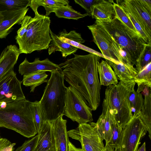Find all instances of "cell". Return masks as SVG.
Returning a JSON list of instances; mask_svg holds the SVG:
<instances>
[{"instance_id":"277c9868","label":"cell","mask_w":151,"mask_h":151,"mask_svg":"<svg viewBox=\"0 0 151 151\" xmlns=\"http://www.w3.org/2000/svg\"><path fill=\"white\" fill-rule=\"evenodd\" d=\"M47 81L40 106L46 121L52 122L63 115L67 88L62 69L52 71Z\"/></svg>"},{"instance_id":"ba28073f","label":"cell","mask_w":151,"mask_h":151,"mask_svg":"<svg viewBox=\"0 0 151 151\" xmlns=\"http://www.w3.org/2000/svg\"><path fill=\"white\" fill-rule=\"evenodd\" d=\"M87 27L104 59L116 63H127L124 53L119 45L102 26L95 22Z\"/></svg>"},{"instance_id":"4316f807","label":"cell","mask_w":151,"mask_h":151,"mask_svg":"<svg viewBox=\"0 0 151 151\" xmlns=\"http://www.w3.org/2000/svg\"><path fill=\"white\" fill-rule=\"evenodd\" d=\"M134 81L138 86L137 91L141 93L145 87H151V62L138 72Z\"/></svg>"},{"instance_id":"7c38bea8","label":"cell","mask_w":151,"mask_h":151,"mask_svg":"<svg viewBox=\"0 0 151 151\" xmlns=\"http://www.w3.org/2000/svg\"><path fill=\"white\" fill-rule=\"evenodd\" d=\"M135 11L141 27L151 41V0H128Z\"/></svg>"},{"instance_id":"f1b7e54d","label":"cell","mask_w":151,"mask_h":151,"mask_svg":"<svg viewBox=\"0 0 151 151\" xmlns=\"http://www.w3.org/2000/svg\"><path fill=\"white\" fill-rule=\"evenodd\" d=\"M68 0H31L30 6L35 13L38 12L40 6L45 7H54L69 4Z\"/></svg>"},{"instance_id":"6da1fadb","label":"cell","mask_w":151,"mask_h":151,"mask_svg":"<svg viewBox=\"0 0 151 151\" xmlns=\"http://www.w3.org/2000/svg\"><path fill=\"white\" fill-rule=\"evenodd\" d=\"M73 54L74 57L59 65L64 79L83 96L92 111H95L100 103L101 85L98 64L101 57L91 53Z\"/></svg>"},{"instance_id":"8992f818","label":"cell","mask_w":151,"mask_h":151,"mask_svg":"<svg viewBox=\"0 0 151 151\" xmlns=\"http://www.w3.org/2000/svg\"><path fill=\"white\" fill-rule=\"evenodd\" d=\"M29 25L22 37L16 40L20 54L30 53L35 51L47 49L51 41L50 33L51 21L49 17L38 12Z\"/></svg>"},{"instance_id":"44dd1931","label":"cell","mask_w":151,"mask_h":151,"mask_svg":"<svg viewBox=\"0 0 151 151\" xmlns=\"http://www.w3.org/2000/svg\"><path fill=\"white\" fill-rule=\"evenodd\" d=\"M51 41L48 47V54L50 55L56 51H60L62 57L66 58L68 55L76 52L78 48L62 41L50 29Z\"/></svg>"},{"instance_id":"d4e9b609","label":"cell","mask_w":151,"mask_h":151,"mask_svg":"<svg viewBox=\"0 0 151 151\" xmlns=\"http://www.w3.org/2000/svg\"><path fill=\"white\" fill-rule=\"evenodd\" d=\"M58 36L63 42L87 52L89 50V47L82 44L85 42V40L82 37L81 34L75 31H71L68 32L64 29Z\"/></svg>"},{"instance_id":"7402d4cb","label":"cell","mask_w":151,"mask_h":151,"mask_svg":"<svg viewBox=\"0 0 151 151\" xmlns=\"http://www.w3.org/2000/svg\"><path fill=\"white\" fill-rule=\"evenodd\" d=\"M98 72L100 85L106 86L118 83L117 77L111 67L106 61L98 63Z\"/></svg>"},{"instance_id":"5bb4252c","label":"cell","mask_w":151,"mask_h":151,"mask_svg":"<svg viewBox=\"0 0 151 151\" xmlns=\"http://www.w3.org/2000/svg\"><path fill=\"white\" fill-rule=\"evenodd\" d=\"M61 69L59 65L54 63L48 58L40 60L39 58L29 62L26 58L19 65L18 71L21 75L26 76L39 71H49Z\"/></svg>"},{"instance_id":"30bf717a","label":"cell","mask_w":151,"mask_h":151,"mask_svg":"<svg viewBox=\"0 0 151 151\" xmlns=\"http://www.w3.org/2000/svg\"><path fill=\"white\" fill-rule=\"evenodd\" d=\"M147 131V127L140 118L139 113L133 116L123 129L122 138L117 151H137L141 140Z\"/></svg>"},{"instance_id":"9c48e42d","label":"cell","mask_w":151,"mask_h":151,"mask_svg":"<svg viewBox=\"0 0 151 151\" xmlns=\"http://www.w3.org/2000/svg\"><path fill=\"white\" fill-rule=\"evenodd\" d=\"M69 137L79 141L82 151H103L104 139L96 128L89 123L79 124L75 129L68 131Z\"/></svg>"},{"instance_id":"9a60e30c","label":"cell","mask_w":151,"mask_h":151,"mask_svg":"<svg viewBox=\"0 0 151 151\" xmlns=\"http://www.w3.org/2000/svg\"><path fill=\"white\" fill-rule=\"evenodd\" d=\"M20 54L15 45L7 46L0 56V82L12 71Z\"/></svg>"},{"instance_id":"836d02e7","label":"cell","mask_w":151,"mask_h":151,"mask_svg":"<svg viewBox=\"0 0 151 151\" xmlns=\"http://www.w3.org/2000/svg\"><path fill=\"white\" fill-rule=\"evenodd\" d=\"M151 44L145 46L135 65L138 72L142 70L147 65L151 62Z\"/></svg>"},{"instance_id":"8d00e7d4","label":"cell","mask_w":151,"mask_h":151,"mask_svg":"<svg viewBox=\"0 0 151 151\" xmlns=\"http://www.w3.org/2000/svg\"><path fill=\"white\" fill-rule=\"evenodd\" d=\"M101 0H74L75 2L79 4L86 11L89 16H91L93 6L99 2Z\"/></svg>"},{"instance_id":"d590c367","label":"cell","mask_w":151,"mask_h":151,"mask_svg":"<svg viewBox=\"0 0 151 151\" xmlns=\"http://www.w3.org/2000/svg\"><path fill=\"white\" fill-rule=\"evenodd\" d=\"M38 139V135L26 141L14 151H35Z\"/></svg>"},{"instance_id":"3957f363","label":"cell","mask_w":151,"mask_h":151,"mask_svg":"<svg viewBox=\"0 0 151 151\" xmlns=\"http://www.w3.org/2000/svg\"><path fill=\"white\" fill-rule=\"evenodd\" d=\"M95 23L102 26L119 45L124 53L127 63L135 65L148 44L142 36L132 31L117 18L96 20Z\"/></svg>"},{"instance_id":"f35d334b","label":"cell","mask_w":151,"mask_h":151,"mask_svg":"<svg viewBox=\"0 0 151 151\" xmlns=\"http://www.w3.org/2000/svg\"><path fill=\"white\" fill-rule=\"evenodd\" d=\"M16 143H11L10 145L3 147L0 151H13L14 147Z\"/></svg>"},{"instance_id":"e575fe53","label":"cell","mask_w":151,"mask_h":151,"mask_svg":"<svg viewBox=\"0 0 151 151\" xmlns=\"http://www.w3.org/2000/svg\"><path fill=\"white\" fill-rule=\"evenodd\" d=\"M31 16L26 15L25 16L20 24L21 27L18 30L17 35L15 37L16 40L21 39L27 32L29 25L33 20Z\"/></svg>"},{"instance_id":"cb8c5ba5","label":"cell","mask_w":151,"mask_h":151,"mask_svg":"<svg viewBox=\"0 0 151 151\" xmlns=\"http://www.w3.org/2000/svg\"><path fill=\"white\" fill-rule=\"evenodd\" d=\"M150 88L145 87L142 91L144 95L143 104L140 112V118L146 125L151 139V95Z\"/></svg>"},{"instance_id":"1f68e13d","label":"cell","mask_w":151,"mask_h":151,"mask_svg":"<svg viewBox=\"0 0 151 151\" xmlns=\"http://www.w3.org/2000/svg\"><path fill=\"white\" fill-rule=\"evenodd\" d=\"M30 106L38 133L42 124L46 121L40 107L39 101L30 102Z\"/></svg>"},{"instance_id":"603a6c76","label":"cell","mask_w":151,"mask_h":151,"mask_svg":"<svg viewBox=\"0 0 151 151\" xmlns=\"http://www.w3.org/2000/svg\"><path fill=\"white\" fill-rule=\"evenodd\" d=\"M46 10L45 16H47L52 12L60 18L78 20L88 16L87 13L81 14L74 10L69 4L58 7H44Z\"/></svg>"},{"instance_id":"d6a6232c","label":"cell","mask_w":151,"mask_h":151,"mask_svg":"<svg viewBox=\"0 0 151 151\" xmlns=\"http://www.w3.org/2000/svg\"><path fill=\"white\" fill-rule=\"evenodd\" d=\"M113 4L115 13L114 17L118 19L125 26L135 33L140 35L137 32L126 13L121 6L114 2Z\"/></svg>"},{"instance_id":"83f0119b","label":"cell","mask_w":151,"mask_h":151,"mask_svg":"<svg viewBox=\"0 0 151 151\" xmlns=\"http://www.w3.org/2000/svg\"><path fill=\"white\" fill-rule=\"evenodd\" d=\"M31 0H0V12L25 9L30 6Z\"/></svg>"},{"instance_id":"4fadbf2b","label":"cell","mask_w":151,"mask_h":151,"mask_svg":"<svg viewBox=\"0 0 151 151\" xmlns=\"http://www.w3.org/2000/svg\"><path fill=\"white\" fill-rule=\"evenodd\" d=\"M114 121V116L109 105L104 99L102 104V111L97 122H90L96 128L99 133L107 143L112 135L111 126Z\"/></svg>"},{"instance_id":"60d3db41","label":"cell","mask_w":151,"mask_h":151,"mask_svg":"<svg viewBox=\"0 0 151 151\" xmlns=\"http://www.w3.org/2000/svg\"><path fill=\"white\" fill-rule=\"evenodd\" d=\"M103 151H117V150L110 147L108 144H106Z\"/></svg>"},{"instance_id":"ab89813d","label":"cell","mask_w":151,"mask_h":151,"mask_svg":"<svg viewBox=\"0 0 151 151\" xmlns=\"http://www.w3.org/2000/svg\"><path fill=\"white\" fill-rule=\"evenodd\" d=\"M69 151H82L81 149L76 148L70 142L69 143Z\"/></svg>"},{"instance_id":"e0dca14e","label":"cell","mask_w":151,"mask_h":151,"mask_svg":"<svg viewBox=\"0 0 151 151\" xmlns=\"http://www.w3.org/2000/svg\"><path fill=\"white\" fill-rule=\"evenodd\" d=\"M29 8L19 10L4 11L1 13L4 16L0 23V39L5 38L12 31L15 24H20Z\"/></svg>"},{"instance_id":"ee69618b","label":"cell","mask_w":151,"mask_h":151,"mask_svg":"<svg viewBox=\"0 0 151 151\" xmlns=\"http://www.w3.org/2000/svg\"></svg>"},{"instance_id":"52a82bcc","label":"cell","mask_w":151,"mask_h":151,"mask_svg":"<svg viewBox=\"0 0 151 151\" xmlns=\"http://www.w3.org/2000/svg\"><path fill=\"white\" fill-rule=\"evenodd\" d=\"M92 111L78 91L70 86L67 88L63 115L79 124L92 122Z\"/></svg>"},{"instance_id":"7bdbcfd3","label":"cell","mask_w":151,"mask_h":151,"mask_svg":"<svg viewBox=\"0 0 151 151\" xmlns=\"http://www.w3.org/2000/svg\"><path fill=\"white\" fill-rule=\"evenodd\" d=\"M4 18V16L2 13L0 12V23L2 21Z\"/></svg>"},{"instance_id":"ac0fdd59","label":"cell","mask_w":151,"mask_h":151,"mask_svg":"<svg viewBox=\"0 0 151 151\" xmlns=\"http://www.w3.org/2000/svg\"><path fill=\"white\" fill-rule=\"evenodd\" d=\"M38 139L35 151H55V141L51 122L46 121L38 133Z\"/></svg>"},{"instance_id":"8fae6325","label":"cell","mask_w":151,"mask_h":151,"mask_svg":"<svg viewBox=\"0 0 151 151\" xmlns=\"http://www.w3.org/2000/svg\"><path fill=\"white\" fill-rule=\"evenodd\" d=\"M22 82L14 70L5 76L0 82V105L26 99L22 88Z\"/></svg>"},{"instance_id":"b9f144b4","label":"cell","mask_w":151,"mask_h":151,"mask_svg":"<svg viewBox=\"0 0 151 151\" xmlns=\"http://www.w3.org/2000/svg\"><path fill=\"white\" fill-rule=\"evenodd\" d=\"M137 151H146L145 142H144Z\"/></svg>"},{"instance_id":"d6986e66","label":"cell","mask_w":151,"mask_h":151,"mask_svg":"<svg viewBox=\"0 0 151 151\" xmlns=\"http://www.w3.org/2000/svg\"><path fill=\"white\" fill-rule=\"evenodd\" d=\"M113 0H101L93 7L91 16L96 20H111L115 16Z\"/></svg>"},{"instance_id":"2e32d148","label":"cell","mask_w":151,"mask_h":151,"mask_svg":"<svg viewBox=\"0 0 151 151\" xmlns=\"http://www.w3.org/2000/svg\"><path fill=\"white\" fill-rule=\"evenodd\" d=\"M61 116L51 122L55 139V151H69V141L66 120Z\"/></svg>"},{"instance_id":"7a4b0ae2","label":"cell","mask_w":151,"mask_h":151,"mask_svg":"<svg viewBox=\"0 0 151 151\" xmlns=\"http://www.w3.org/2000/svg\"><path fill=\"white\" fill-rule=\"evenodd\" d=\"M30 102L25 99L0 107V127L14 130L28 138L35 136L37 132Z\"/></svg>"},{"instance_id":"ffe728a7","label":"cell","mask_w":151,"mask_h":151,"mask_svg":"<svg viewBox=\"0 0 151 151\" xmlns=\"http://www.w3.org/2000/svg\"><path fill=\"white\" fill-rule=\"evenodd\" d=\"M106 61L113 69L118 80L124 82L134 81L138 72L133 65L127 63H116L107 60Z\"/></svg>"},{"instance_id":"4dcf8cb0","label":"cell","mask_w":151,"mask_h":151,"mask_svg":"<svg viewBox=\"0 0 151 151\" xmlns=\"http://www.w3.org/2000/svg\"><path fill=\"white\" fill-rule=\"evenodd\" d=\"M112 135L107 144L111 147L117 150L119 148L123 136V129L117 124L114 119L111 126Z\"/></svg>"},{"instance_id":"f546056e","label":"cell","mask_w":151,"mask_h":151,"mask_svg":"<svg viewBox=\"0 0 151 151\" xmlns=\"http://www.w3.org/2000/svg\"><path fill=\"white\" fill-rule=\"evenodd\" d=\"M130 108L133 116L139 113L142 108L144 101L142 93L136 91L134 88L131 92L129 97Z\"/></svg>"},{"instance_id":"5b68a950","label":"cell","mask_w":151,"mask_h":151,"mask_svg":"<svg viewBox=\"0 0 151 151\" xmlns=\"http://www.w3.org/2000/svg\"><path fill=\"white\" fill-rule=\"evenodd\" d=\"M135 83L134 81H120L116 84L107 86L105 90L104 99L109 105L116 123L122 129L133 116L129 97Z\"/></svg>"},{"instance_id":"74e56055","label":"cell","mask_w":151,"mask_h":151,"mask_svg":"<svg viewBox=\"0 0 151 151\" xmlns=\"http://www.w3.org/2000/svg\"><path fill=\"white\" fill-rule=\"evenodd\" d=\"M11 143V142L7 139L0 138V151L3 147Z\"/></svg>"},{"instance_id":"484cf974","label":"cell","mask_w":151,"mask_h":151,"mask_svg":"<svg viewBox=\"0 0 151 151\" xmlns=\"http://www.w3.org/2000/svg\"><path fill=\"white\" fill-rule=\"evenodd\" d=\"M46 71H39L24 76L22 81L23 85L30 87V92H33L36 87L44 83L47 82L48 76Z\"/></svg>"}]
</instances>
